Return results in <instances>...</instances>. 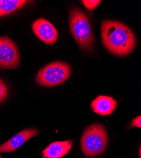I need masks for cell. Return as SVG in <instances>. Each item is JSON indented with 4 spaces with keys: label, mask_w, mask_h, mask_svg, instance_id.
<instances>
[{
    "label": "cell",
    "mask_w": 141,
    "mask_h": 158,
    "mask_svg": "<svg viewBox=\"0 0 141 158\" xmlns=\"http://www.w3.org/2000/svg\"><path fill=\"white\" fill-rule=\"evenodd\" d=\"M102 43L111 53L119 56L129 55L136 45L133 31L122 22L105 20L101 23Z\"/></svg>",
    "instance_id": "6da1fadb"
},
{
    "label": "cell",
    "mask_w": 141,
    "mask_h": 158,
    "mask_svg": "<svg viewBox=\"0 0 141 158\" xmlns=\"http://www.w3.org/2000/svg\"><path fill=\"white\" fill-rule=\"evenodd\" d=\"M108 136L105 127L95 123L87 127L81 140L83 154L89 157H96L103 153L108 146Z\"/></svg>",
    "instance_id": "7a4b0ae2"
},
{
    "label": "cell",
    "mask_w": 141,
    "mask_h": 158,
    "mask_svg": "<svg viewBox=\"0 0 141 158\" xmlns=\"http://www.w3.org/2000/svg\"><path fill=\"white\" fill-rule=\"evenodd\" d=\"M69 26L71 34L79 46L84 50H91L94 37L84 13L77 8H73L70 14Z\"/></svg>",
    "instance_id": "3957f363"
},
{
    "label": "cell",
    "mask_w": 141,
    "mask_h": 158,
    "mask_svg": "<svg viewBox=\"0 0 141 158\" xmlns=\"http://www.w3.org/2000/svg\"><path fill=\"white\" fill-rule=\"evenodd\" d=\"M71 75L68 64L62 61L52 62L38 72L35 81L43 87H54L65 82Z\"/></svg>",
    "instance_id": "277c9868"
},
{
    "label": "cell",
    "mask_w": 141,
    "mask_h": 158,
    "mask_svg": "<svg viewBox=\"0 0 141 158\" xmlns=\"http://www.w3.org/2000/svg\"><path fill=\"white\" fill-rule=\"evenodd\" d=\"M19 63L20 53L17 45L8 37H0V68L16 69Z\"/></svg>",
    "instance_id": "5b68a950"
},
{
    "label": "cell",
    "mask_w": 141,
    "mask_h": 158,
    "mask_svg": "<svg viewBox=\"0 0 141 158\" xmlns=\"http://www.w3.org/2000/svg\"><path fill=\"white\" fill-rule=\"evenodd\" d=\"M32 29L35 35L47 44H55L58 39V33L55 26L45 19L40 18L35 20Z\"/></svg>",
    "instance_id": "8992f818"
},
{
    "label": "cell",
    "mask_w": 141,
    "mask_h": 158,
    "mask_svg": "<svg viewBox=\"0 0 141 158\" xmlns=\"http://www.w3.org/2000/svg\"><path fill=\"white\" fill-rule=\"evenodd\" d=\"M39 134L35 128H27L22 130L4 143L0 145V153L11 152L17 150L26 142Z\"/></svg>",
    "instance_id": "52a82bcc"
},
{
    "label": "cell",
    "mask_w": 141,
    "mask_h": 158,
    "mask_svg": "<svg viewBox=\"0 0 141 158\" xmlns=\"http://www.w3.org/2000/svg\"><path fill=\"white\" fill-rule=\"evenodd\" d=\"M73 146L71 140L51 143L43 151V158H61L68 154Z\"/></svg>",
    "instance_id": "ba28073f"
},
{
    "label": "cell",
    "mask_w": 141,
    "mask_h": 158,
    "mask_svg": "<svg viewBox=\"0 0 141 158\" xmlns=\"http://www.w3.org/2000/svg\"><path fill=\"white\" fill-rule=\"evenodd\" d=\"M118 106V102L113 98L99 96L91 102L93 111L101 116L110 115L113 113Z\"/></svg>",
    "instance_id": "9c48e42d"
},
{
    "label": "cell",
    "mask_w": 141,
    "mask_h": 158,
    "mask_svg": "<svg viewBox=\"0 0 141 158\" xmlns=\"http://www.w3.org/2000/svg\"><path fill=\"white\" fill-rule=\"evenodd\" d=\"M27 2L25 0H0V17L14 12Z\"/></svg>",
    "instance_id": "30bf717a"
},
{
    "label": "cell",
    "mask_w": 141,
    "mask_h": 158,
    "mask_svg": "<svg viewBox=\"0 0 141 158\" xmlns=\"http://www.w3.org/2000/svg\"><path fill=\"white\" fill-rule=\"evenodd\" d=\"M101 2L99 0H83L81 3L84 5V6L89 10H94L96 9Z\"/></svg>",
    "instance_id": "8fae6325"
},
{
    "label": "cell",
    "mask_w": 141,
    "mask_h": 158,
    "mask_svg": "<svg viewBox=\"0 0 141 158\" xmlns=\"http://www.w3.org/2000/svg\"><path fill=\"white\" fill-rule=\"evenodd\" d=\"M8 87L6 84L0 78V103H1L7 96Z\"/></svg>",
    "instance_id": "7c38bea8"
},
{
    "label": "cell",
    "mask_w": 141,
    "mask_h": 158,
    "mask_svg": "<svg viewBox=\"0 0 141 158\" xmlns=\"http://www.w3.org/2000/svg\"><path fill=\"white\" fill-rule=\"evenodd\" d=\"M131 127H137L139 128H141V117H140V116H137L132 121Z\"/></svg>",
    "instance_id": "4fadbf2b"
},
{
    "label": "cell",
    "mask_w": 141,
    "mask_h": 158,
    "mask_svg": "<svg viewBox=\"0 0 141 158\" xmlns=\"http://www.w3.org/2000/svg\"><path fill=\"white\" fill-rule=\"evenodd\" d=\"M0 158H2V157L1 156H0Z\"/></svg>",
    "instance_id": "5bb4252c"
}]
</instances>
